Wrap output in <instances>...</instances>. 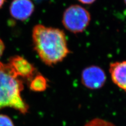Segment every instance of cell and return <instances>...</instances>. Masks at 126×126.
<instances>
[{
    "instance_id": "1",
    "label": "cell",
    "mask_w": 126,
    "mask_h": 126,
    "mask_svg": "<svg viewBox=\"0 0 126 126\" xmlns=\"http://www.w3.org/2000/svg\"><path fill=\"white\" fill-rule=\"evenodd\" d=\"M34 49L43 63L52 66L63 61L70 53L64 31L37 25L33 30Z\"/></svg>"
},
{
    "instance_id": "2",
    "label": "cell",
    "mask_w": 126,
    "mask_h": 126,
    "mask_svg": "<svg viewBox=\"0 0 126 126\" xmlns=\"http://www.w3.org/2000/svg\"><path fill=\"white\" fill-rule=\"evenodd\" d=\"M23 84L10 65L0 62V110L10 107L25 114L29 106L23 99Z\"/></svg>"
},
{
    "instance_id": "3",
    "label": "cell",
    "mask_w": 126,
    "mask_h": 126,
    "mask_svg": "<svg viewBox=\"0 0 126 126\" xmlns=\"http://www.w3.org/2000/svg\"><path fill=\"white\" fill-rule=\"evenodd\" d=\"M91 16L89 12L78 5L68 7L63 14V24L65 28L73 33L83 32L89 25Z\"/></svg>"
},
{
    "instance_id": "4",
    "label": "cell",
    "mask_w": 126,
    "mask_h": 126,
    "mask_svg": "<svg viewBox=\"0 0 126 126\" xmlns=\"http://www.w3.org/2000/svg\"><path fill=\"white\" fill-rule=\"evenodd\" d=\"M106 76L104 70L98 66H92L86 68L81 74V82L87 88L96 89L105 84Z\"/></svg>"
},
{
    "instance_id": "5",
    "label": "cell",
    "mask_w": 126,
    "mask_h": 126,
    "mask_svg": "<svg viewBox=\"0 0 126 126\" xmlns=\"http://www.w3.org/2000/svg\"><path fill=\"white\" fill-rule=\"evenodd\" d=\"M8 64L18 77L30 79L33 78L35 68L26 59L19 56H13L10 59Z\"/></svg>"
},
{
    "instance_id": "6",
    "label": "cell",
    "mask_w": 126,
    "mask_h": 126,
    "mask_svg": "<svg viewBox=\"0 0 126 126\" xmlns=\"http://www.w3.org/2000/svg\"><path fill=\"white\" fill-rule=\"evenodd\" d=\"M34 6L31 0H14L10 6V13L20 21H24L33 13Z\"/></svg>"
},
{
    "instance_id": "7",
    "label": "cell",
    "mask_w": 126,
    "mask_h": 126,
    "mask_svg": "<svg viewBox=\"0 0 126 126\" xmlns=\"http://www.w3.org/2000/svg\"><path fill=\"white\" fill-rule=\"evenodd\" d=\"M109 72L113 83L126 92V61L110 64Z\"/></svg>"
},
{
    "instance_id": "8",
    "label": "cell",
    "mask_w": 126,
    "mask_h": 126,
    "mask_svg": "<svg viewBox=\"0 0 126 126\" xmlns=\"http://www.w3.org/2000/svg\"><path fill=\"white\" fill-rule=\"evenodd\" d=\"M47 81L42 75H37L31 80L30 88L35 92H42L46 89Z\"/></svg>"
},
{
    "instance_id": "9",
    "label": "cell",
    "mask_w": 126,
    "mask_h": 126,
    "mask_svg": "<svg viewBox=\"0 0 126 126\" xmlns=\"http://www.w3.org/2000/svg\"><path fill=\"white\" fill-rule=\"evenodd\" d=\"M85 126H116L111 122L101 118H94L86 123Z\"/></svg>"
},
{
    "instance_id": "10",
    "label": "cell",
    "mask_w": 126,
    "mask_h": 126,
    "mask_svg": "<svg viewBox=\"0 0 126 126\" xmlns=\"http://www.w3.org/2000/svg\"><path fill=\"white\" fill-rule=\"evenodd\" d=\"M0 126H14L12 120L6 115H0Z\"/></svg>"
},
{
    "instance_id": "11",
    "label": "cell",
    "mask_w": 126,
    "mask_h": 126,
    "mask_svg": "<svg viewBox=\"0 0 126 126\" xmlns=\"http://www.w3.org/2000/svg\"><path fill=\"white\" fill-rule=\"evenodd\" d=\"M5 49V45L2 39L0 38V57H1Z\"/></svg>"
},
{
    "instance_id": "12",
    "label": "cell",
    "mask_w": 126,
    "mask_h": 126,
    "mask_svg": "<svg viewBox=\"0 0 126 126\" xmlns=\"http://www.w3.org/2000/svg\"><path fill=\"white\" fill-rule=\"evenodd\" d=\"M78 1L84 4H90L94 3L96 0H78Z\"/></svg>"
},
{
    "instance_id": "13",
    "label": "cell",
    "mask_w": 126,
    "mask_h": 126,
    "mask_svg": "<svg viewBox=\"0 0 126 126\" xmlns=\"http://www.w3.org/2000/svg\"><path fill=\"white\" fill-rule=\"evenodd\" d=\"M5 0H0V7H1L3 5L4 3Z\"/></svg>"
},
{
    "instance_id": "14",
    "label": "cell",
    "mask_w": 126,
    "mask_h": 126,
    "mask_svg": "<svg viewBox=\"0 0 126 126\" xmlns=\"http://www.w3.org/2000/svg\"><path fill=\"white\" fill-rule=\"evenodd\" d=\"M124 2H125V4H126V0H124Z\"/></svg>"
}]
</instances>
